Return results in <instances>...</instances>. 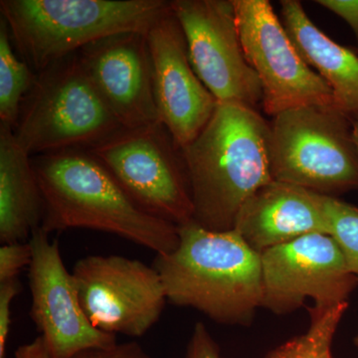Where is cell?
<instances>
[{"instance_id":"obj_8","label":"cell","mask_w":358,"mask_h":358,"mask_svg":"<svg viewBox=\"0 0 358 358\" xmlns=\"http://www.w3.org/2000/svg\"><path fill=\"white\" fill-rule=\"evenodd\" d=\"M72 275L87 319L103 333L140 338L159 322L169 301L157 268L136 259L85 257Z\"/></svg>"},{"instance_id":"obj_4","label":"cell","mask_w":358,"mask_h":358,"mask_svg":"<svg viewBox=\"0 0 358 358\" xmlns=\"http://www.w3.org/2000/svg\"><path fill=\"white\" fill-rule=\"evenodd\" d=\"M0 9L14 46L40 73L106 37L148 34L171 4L164 0H1Z\"/></svg>"},{"instance_id":"obj_15","label":"cell","mask_w":358,"mask_h":358,"mask_svg":"<svg viewBox=\"0 0 358 358\" xmlns=\"http://www.w3.org/2000/svg\"><path fill=\"white\" fill-rule=\"evenodd\" d=\"M234 230L260 255L306 235H329L324 195L272 180L245 202Z\"/></svg>"},{"instance_id":"obj_11","label":"cell","mask_w":358,"mask_h":358,"mask_svg":"<svg viewBox=\"0 0 358 358\" xmlns=\"http://www.w3.org/2000/svg\"><path fill=\"white\" fill-rule=\"evenodd\" d=\"M262 307L277 315L293 313L310 298L326 310L346 303L358 279L329 234L315 233L261 254Z\"/></svg>"},{"instance_id":"obj_28","label":"cell","mask_w":358,"mask_h":358,"mask_svg":"<svg viewBox=\"0 0 358 358\" xmlns=\"http://www.w3.org/2000/svg\"><path fill=\"white\" fill-rule=\"evenodd\" d=\"M353 343H355V345L357 346V348L358 350V333L357 334V336H355V339H353Z\"/></svg>"},{"instance_id":"obj_9","label":"cell","mask_w":358,"mask_h":358,"mask_svg":"<svg viewBox=\"0 0 358 358\" xmlns=\"http://www.w3.org/2000/svg\"><path fill=\"white\" fill-rule=\"evenodd\" d=\"M245 56L271 117L308 105L338 106L329 85L301 57L268 0H233Z\"/></svg>"},{"instance_id":"obj_3","label":"cell","mask_w":358,"mask_h":358,"mask_svg":"<svg viewBox=\"0 0 358 358\" xmlns=\"http://www.w3.org/2000/svg\"><path fill=\"white\" fill-rule=\"evenodd\" d=\"M173 253L155 256L167 301L192 308L228 326H249L262 307L261 255L239 233L205 229L194 221L179 226Z\"/></svg>"},{"instance_id":"obj_16","label":"cell","mask_w":358,"mask_h":358,"mask_svg":"<svg viewBox=\"0 0 358 358\" xmlns=\"http://www.w3.org/2000/svg\"><path fill=\"white\" fill-rule=\"evenodd\" d=\"M282 23L296 51L333 91L341 110L358 119V56L329 38L298 0H282Z\"/></svg>"},{"instance_id":"obj_22","label":"cell","mask_w":358,"mask_h":358,"mask_svg":"<svg viewBox=\"0 0 358 358\" xmlns=\"http://www.w3.org/2000/svg\"><path fill=\"white\" fill-rule=\"evenodd\" d=\"M20 293L18 279L0 282V358H6L7 341L13 324V303Z\"/></svg>"},{"instance_id":"obj_2","label":"cell","mask_w":358,"mask_h":358,"mask_svg":"<svg viewBox=\"0 0 358 358\" xmlns=\"http://www.w3.org/2000/svg\"><path fill=\"white\" fill-rule=\"evenodd\" d=\"M44 201L41 228H83L117 235L152 250L173 253L178 226L141 208L88 150H67L32 159Z\"/></svg>"},{"instance_id":"obj_27","label":"cell","mask_w":358,"mask_h":358,"mask_svg":"<svg viewBox=\"0 0 358 358\" xmlns=\"http://www.w3.org/2000/svg\"><path fill=\"white\" fill-rule=\"evenodd\" d=\"M353 138L358 152V119L353 120Z\"/></svg>"},{"instance_id":"obj_12","label":"cell","mask_w":358,"mask_h":358,"mask_svg":"<svg viewBox=\"0 0 358 358\" xmlns=\"http://www.w3.org/2000/svg\"><path fill=\"white\" fill-rule=\"evenodd\" d=\"M32 262L28 268L31 319L50 358H73L93 348L117 343V336L103 333L87 319L72 273L49 233L37 228L29 239Z\"/></svg>"},{"instance_id":"obj_24","label":"cell","mask_w":358,"mask_h":358,"mask_svg":"<svg viewBox=\"0 0 358 358\" xmlns=\"http://www.w3.org/2000/svg\"><path fill=\"white\" fill-rule=\"evenodd\" d=\"M73 358H155L148 355L138 343H115L108 348H93Z\"/></svg>"},{"instance_id":"obj_7","label":"cell","mask_w":358,"mask_h":358,"mask_svg":"<svg viewBox=\"0 0 358 358\" xmlns=\"http://www.w3.org/2000/svg\"><path fill=\"white\" fill-rule=\"evenodd\" d=\"M86 150L148 213L178 227L193 220L185 162L162 122L121 129Z\"/></svg>"},{"instance_id":"obj_5","label":"cell","mask_w":358,"mask_h":358,"mask_svg":"<svg viewBox=\"0 0 358 358\" xmlns=\"http://www.w3.org/2000/svg\"><path fill=\"white\" fill-rule=\"evenodd\" d=\"M268 126L273 180L326 196L358 189L353 119L345 110L301 106L275 115Z\"/></svg>"},{"instance_id":"obj_18","label":"cell","mask_w":358,"mask_h":358,"mask_svg":"<svg viewBox=\"0 0 358 358\" xmlns=\"http://www.w3.org/2000/svg\"><path fill=\"white\" fill-rule=\"evenodd\" d=\"M37 74L13 50L8 25L0 21V120L14 129L20 119L23 103L31 91Z\"/></svg>"},{"instance_id":"obj_6","label":"cell","mask_w":358,"mask_h":358,"mask_svg":"<svg viewBox=\"0 0 358 358\" xmlns=\"http://www.w3.org/2000/svg\"><path fill=\"white\" fill-rule=\"evenodd\" d=\"M121 129L75 53L37 73L13 131L28 154L41 155L89 150Z\"/></svg>"},{"instance_id":"obj_13","label":"cell","mask_w":358,"mask_h":358,"mask_svg":"<svg viewBox=\"0 0 358 358\" xmlns=\"http://www.w3.org/2000/svg\"><path fill=\"white\" fill-rule=\"evenodd\" d=\"M147 41L159 119L181 150L204 129L218 102L193 69L185 34L171 9L148 30Z\"/></svg>"},{"instance_id":"obj_10","label":"cell","mask_w":358,"mask_h":358,"mask_svg":"<svg viewBox=\"0 0 358 358\" xmlns=\"http://www.w3.org/2000/svg\"><path fill=\"white\" fill-rule=\"evenodd\" d=\"M171 4L193 69L217 102L253 109L262 105V86L245 56L233 0H174Z\"/></svg>"},{"instance_id":"obj_14","label":"cell","mask_w":358,"mask_h":358,"mask_svg":"<svg viewBox=\"0 0 358 358\" xmlns=\"http://www.w3.org/2000/svg\"><path fill=\"white\" fill-rule=\"evenodd\" d=\"M90 81L122 129L162 122L147 34L120 33L77 52Z\"/></svg>"},{"instance_id":"obj_17","label":"cell","mask_w":358,"mask_h":358,"mask_svg":"<svg viewBox=\"0 0 358 358\" xmlns=\"http://www.w3.org/2000/svg\"><path fill=\"white\" fill-rule=\"evenodd\" d=\"M30 155L0 124V241H28L41 227L44 201Z\"/></svg>"},{"instance_id":"obj_26","label":"cell","mask_w":358,"mask_h":358,"mask_svg":"<svg viewBox=\"0 0 358 358\" xmlns=\"http://www.w3.org/2000/svg\"><path fill=\"white\" fill-rule=\"evenodd\" d=\"M14 358H50L43 338L37 336L29 343L20 346Z\"/></svg>"},{"instance_id":"obj_25","label":"cell","mask_w":358,"mask_h":358,"mask_svg":"<svg viewBox=\"0 0 358 358\" xmlns=\"http://www.w3.org/2000/svg\"><path fill=\"white\" fill-rule=\"evenodd\" d=\"M315 2L350 24L355 32L358 46V0H317Z\"/></svg>"},{"instance_id":"obj_20","label":"cell","mask_w":358,"mask_h":358,"mask_svg":"<svg viewBox=\"0 0 358 358\" xmlns=\"http://www.w3.org/2000/svg\"><path fill=\"white\" fill-rule=\"evenodd\" d=\"M324 208L329 235L345 257L348 270L358 279V208L338 197L326 195Z\"/></svg>"},{"instance_id":"obj_21","label":"cell","mask_w":358,"mask_h":358,"mask_svg":"<svg viewBox=\"0 0 358 358\" xmlns=\"http://www.w3.org/2000/svg\"><path fill=\"white\" fill-rule=\"evenodd\" d=\"M32 256L29 240L2 244L0 247V282L17 279L23 268H29Z\"/></svg>"},{"instance_id":"obj_1","label":"cell","mask_w":358,"mask_h":358,"mask_svg":"<svg viewBox=\"0 0 358 358\" xmlns=\"http://www.w3.org/2000/svg\"><path fill=\"white\" fill-rule=\"evenodd\" d=\"M270 126L257 109L220 103L199 136L181 148L193 221L205 229H234L240 209L271 174Z\"/></svg>"},{"instance_id":"obj_19","label":"cell","mask_w":358,"mask_h":358,"mask_svg":"<svg viewBox=\"0 0 358 358\" xmlns=\"http://www.w3.org/2000/svg\"><path fill=\"white\" fill-rule=\"evenodd\" d=\"M348 308V301L326 310L308 308V331L271 350L265 358H333L334 336Z\"/></svg>"},{"instance_id":"obj_23","label":"cell","mask_w":358,"mask_h":358,"mask_svg":"<svg viewBox=\"0 0 358 358\" xmlns=\"http://www.w3.org/2000/svg\"><path fill=\"white\" fill-rule=\"evenodd\" d=\"M185 358H223L217 343L202 322H197L193 329Z\"/></svg>"}]
</instances>
